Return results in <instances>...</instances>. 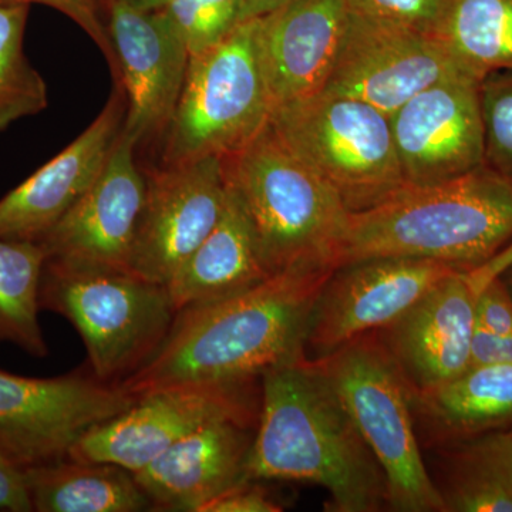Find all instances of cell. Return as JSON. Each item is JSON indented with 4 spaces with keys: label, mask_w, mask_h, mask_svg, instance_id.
<instances>
[{
    "label": "cell",
    "mask_w": 512,
    "mask_h": 512,
    "mask_svg": "<svg viewBox=\"0 0 512 512\" xmlns=\"http://www.w3.org/2000/svg\"><path fill=\"white\" fill-rule=\"evenodd\" d=\"M107 25L116 55L114 83L126 96L123 130L137 147L163 140L183 93L190 52L160 10L109 0Z\"/></svg>",
    "instance_id": "obj_14"
},
{
    "label": "cell",
    "mask_w": 512,
    "mask_h": 512,
    "mask_svg": "<svg viewBox=\"0 0 512 512\" xmlns=\"http://www.w3.org/2000/svg\"><path fill=\"white\" fill-rule=\"evenodd\" d=\"M512 365V336L477 328L471 342L470 366Z\"/></svg>",
    "instance_id": "obj_35"
},
{
    "label": "cell",
    "mask_w": 512,
    "mask_h": 512,
    "mask_svg": "<svg viewBox=\"0 0 512 512\" xmlns=\"http://www.w3.org/2000/svg\"><path fill=\"white\" fill-rule=\"evenodd\" d=\"M476 296L467 272H454L402 318L377 332L414 392L433 389L470 367Z\"/></svg>",
    "instance_id": "obj_18"
},
{
    "label": "cell",
    "mask_w": 512,
    "mask_h": 512,
    "mask_svg": "<svg viewBox=\"0 0 512 512\" xmlns=\"http://www.w3.org/2000/svg\"><path fill=\"white\" fill-rule=\"evenodd\" d=\"M386 477L387 507L446 512L414 430V390L375 332L316 357Z\"/></svg>",
    "instance_id": "obj_6"
},
{
    "label": "cell",
    "mask_w": 512,
    "mask_h": 512,
    "mask_svg": "<svg viewBox=\"0 0 512 512\" xmlns=\"http://www.w3.org/2000/svg\"><path fill=\"white\" fill-rule=\"evenodd\" d=\"M439 491L446 512H512V430L454 441Z\"/></svg>",
    "instance_id": "obj_24"
},
{
    "label": "cell",
    "mask_w": 512,
    "mask_h": 512,
    "mask_svg": "<svg viewBox=\"0 0 512 512\" xmlns=\"http://www.w3.org/2000/svg\"><path fill=\"white\" fill-rule=\"evenodd\" d=\"M249 382H198L161 387L84 433L67 457L116 464L138 473L204 424L218 419L258 420L261 390Z\"/></svg>",
    "instance_id": "obj_9"
},
{
    "label": "cell",
    "mask_w": 512,
    "mask_h": 512,
    "mask_svg": "<svg viewBox=\"0 0 512 512\" xmlns=\"http://www.w3.org/2000/svg\"><path fill=\"white\" fill-rule=\"evenodd\" d=\"M484 164L512 177V70L493 72L480 83Z\"/></svg>",
    "instance_id": "obj_29"
},
{
    "label": "cell",
    "mask_w": 512,
    "mask_h": 512,
    "mask_svg": "<svg viewBox=\"0 0 512 512\" xmlns=\"http://www.w3.org/2000/svg\"><path fill=\"white\" fill-rule=\"evenodd\" d=\"M512 265V241L503 249L498 252L493 259L480 266V268L474 269V271L467 272L468 282H470L473 291L478 293L484 288L488 282L498 278L507 271Z\"/></svg>",
    "instance_id": "obj_36"
},
{
    "label": "cell",
    "mask_w": 512,
    "mask_h": 512,
    "mask_svg": "<svg viewBox=\"0 0 512 512\" xmlns=\"http://www.w3.org/2000/svg\"><path fill=\"white\" fill-rule=\"evenodd\" d=\"M349 13L345 0H286L259 18V50L274 107L322 92Z\"/></svg>",
    "instance_id": "obj_20"
},
{
    "label": "cell",
    "mask_w": 512,
    "mask_h": 512,
    "mask_svg": "<svg viewBox=\"0 0 512 512\" xmlns=\"http://www.w3.org/2000/svg\"><path fill=\"white\" fill-rule=\"evenodd\" d=\"M457 271L461 269L433 259L406 256H380L340 266L313 308L305 350L322 357L359 336L389 328Z\"/></svg>",
    "instance_id": "obj_13"
},
{
    "label": "cell",
    "mask_w": 512,
    "mask_h": 512,
    "mask_svg": "<svg viewBox=\"0 0 512 512\" xmlns=\"http://www.w3.org/2000/svg\"><path fill=\"white\" fill-rule=\"evenodd\" d=\"M274 275L251 221L228 191L220 221L178 268L167 288L180 312L247 292Z\"/></svg>",
    "instance_id": "obj_21"
},
{
    "label": "cell",
    "mask_w": 512,
    "mask_h": 512,
    "mask_svg": "<svg viewBox=\"0 0 512 512\" xmlns=\"http://www.w3.org/2000/svg\"><path fill=\"white\" fill-rule=\"evenodd\" d=\"M0 511L32 512L25 468L0 447Z\"/></svg>",
    "instance_id": "obj_34"
},
{
    "label": "cell",
    "mask_w": 512,
    "mask_h": 512,
    "mask_svg": "<svg viewBox=\"0 0 512 512\" xmlns=\"http://www.w3.org/2000/svg\"><path fill=\"white\" fill-rule=\"evenodd\" d=\"M336 269L276 274L177 313L156 355L121 386L140 396L181 383L249 382L305 353L313 308Z\"/></svg>",
    "instance_id": "obj_1"
},
{
    "label": "cell",
    "mask_w": 512,
    "mask_h": 512,
    "mask_svg": "<svg viewBox=\"0 0 512 512\" xmlns=\"http://www.w3.org/2000/svg\"><path fill=\"white\" fill-rule=\"evenodd\" d=\"M286 0H244L242 3L241 20H251L268 15L272 10L279 8Z\"/></svg>",
    "instance_id": "obj_37"
},
{
    "label": "cell",
    "mask_w": 512,
    "mask_h": 512,
    "mask_svg": "<svg viewBox=\"0 0 512 512\" xmlns=\"http://www.w3.org/2000/svg\"><path fill=\"white\" fill-rule=\"evenodd\" d=\"M357 15L439 36L454 0H345Z\"/></svg>",
    "instance_id": "obj_30"
},
{
    "label": "cell",
    "mask_w": 512,
    "mask_h": 512,
    "mask_svg": "<svg viewBox=\"0 0 512 512\" xmlns=\"http://www.w3.org/2000/svg\"><path fill=\"white\" fill-rule=\"evenodd\" d=\"M244 0H170L163 13L190 56L222 42L242 23Z\"/></svg>",
    "instance_id": "obj_28"
},
{
    "label": "cell",
    "mask_w": 512,
    "mask_h": 512,
    "mask_svg": "<svg viewBox=\"0 0 512 512\" xmlns=\"http://www.w3.org/2000/svg\"><path fill=\"white\" fill-rule=\"evenodd\" d=\"M274 103L259 50V18L190 56L177 109L163 137V165L225 157L247 144Z\"/></svg>",
    "instance_id": "obj_8"
},
{
    "label": "cell",
    "mask_w": 512,
    "mask_h": 512,
    "mask_svg": "<svg viewBox=\"0 0 512 512\" xmlns=\"http://www.w3.org/2000/svg\"><path fill=\"white\" fill-rule=\"evenodd\" d=\"M463 76L480 79L439 36L350 10L338 57L322 93L365 101L392 116L427 87Z\"/></svg>",
    "instance_id": "obj_11"
},
{
    "label": "cell",
    "mask_w": 512,
    "mask_h": 512,
    "mask_svg": "<svg viewBox=\"0 0 512 512\" xmlns=\"http://www.w3.org/2000/svg\"><path fill=\"white\" fill-rule=\"evenodd\" d=\"M40 308L72 323L90 372L110 384L123 383L156 355L178 313L167 285L127 269L50 259Z\"/></svg>",
    "instance_id": "obj_5"
},
{
    "label": "cell",
    "mask_w": 512,
    "mask_h": 512,
    "mask_svg": "<svg viewBox=\"0 0 512 512\" xmlns=\"http://www.w3.org/2000/svg\"><path fill=\"white\" fill-rule=\"evenodd\" d=\"M476 326L498 336H512V295L501 276L476 296Z\"/></svg>",
    "instance_id": "obj_32"
},
{
    "label": "cell",
    "mask_w": 512,
    "mask_h": 512,
    "mask_svg": "<svg viewBox=\"0 0 512 512\" xmlns=\"http://www.w3.org/2000/svg\"><path fill=\"white\" fill-rule=\"evenodd\" d=\"M25 478L33 511H153L134 473L116 464L64 457L25 468Z\"/></svg>",
    "instance_id": "obj_22"
},
{
    "label": "cell",
    "mask_w": 512,
    "mask_h": 512,
    "mask_svg": "<svg viewBox=\"0 0 512 512\" xmlns=\"http://www.w3.org/2000/svg\"><path fill=\"white\" fill-rule=\"evenodd\" d=\"M146 195L131 248L130 271L167 285L217 222L227 184L221 157L144 171Z\"/></svg>",
    "instance_id": "obj_12"
},
{
    "label": "cell",
    "mask_w": 512,
    "mask_h": 512,
    "mask_svg": "<svg viewBox=\"0 0 512 512\" xmlns=\"http://www.w3.org/2000/svg\"><path fill=\"white\" fill-rule=\"evenodd\" d=\"M247 480L319 485L332 512L387 507L382 467L318 362L306 355L261 376Z\"/></svg>",
    "instance_id": "obj_2"
},
{
    "label": "cell",
    "mask_w": 512,
    "mask_h": 512,
    "mask_svg": "<svg viewBox=\"0 0 512 512\" xmlns=\"http://www.w3.org/2000/svg\"><path fill=\"white\" fill-rule=\"evenodd\" d=\"M439 37L480 79L512 70V0H454Z\"/></svg>",
    "instance_id": "obj_26"
},
{
    "label": "cell",
    "mask_w": 512,
    "mask_h": 512,
    "mask_svg": "<svg viewBox=\"0 0 512 512\" xmlns=\"http://www.w3.org/2000/svg\"><path fill=\"white\" fill-rule=\"evenodd\" d=\"M414 409L450 441L512 424V365L470 366L433 389L414 392Z\"/></svg>",
    "instance_id": "obj_23"
},
{
    "label": "cell",
    "mask_w": 512,
    "mask_h": 512,
    "mask_svg": "<svg viewBox=\"0 0 512 512\" xmlns=\"http://www.w3.org/2000/svg\"><path fill=\"white\" fill-rule=\"evenodd\" d=\"M124 117L126 96L116 84L97 119L0 200V238L39 244L103 173Z\"/></svg>",
    "instance_id": "obj_17"
},
{
    "label": "cell",
    "mask_w": 512,
    "mask_h": 512,
    "mask_svg": "<svg viewBox=\"0 0 512 512\" xmlns=\"http://www.w3.org/2000/svg\"><path fill=\"white\" fill-rule=\"evenodd\" d=\"M512 241V177L480 165L427 185H403L349 214L338 268L380 256L433 259L471 272Z\"/></svg>",
    "instance_id": "obj_3"
},
{
    "label": "cell",
    "mask_w": 512,
    "mask_h": 512,
    "mask_svg": "<svg viewBox=\"0 0 512 512\" xmlns=\"http://www.w3.org/2000/svg\"><path fill=\"white\" fill-rule=\"evenodd\" d=\"M136 400L90 370L42 379L0 369V447L23 468L60 460L84 433Z\"/></svg>",
    "instance_id": "obj_10"
},
{
    "label": "cell",
    "mask_w": 512,
    "mask_h": 512,
    "mask_svg": "<svg viewBox=\"0 0 512 512\" xmlns=\"http://www.w3.org/2000/svg\"><path fill=\"white\" fill-rule=\"evenodd\" d=\"M258 420L218 419L134 474L153 511L201 512L210 501L242 481Z\"/></svg>",
    "instance_id": "obj_19"
},
{
    "label": "cell",
    "mask_w": 512,
    "mask_h": 512,
    "mask_svg": "<svg viewBox=\"0 0 512 512\" xmlns=\"http://www.w3.org/2000/svg\"><path fill=\"white\" fill-rule=\"evenodd\" d=\"M501 278L504 279V282L507 284L508 289H510L512 295V265L507 269V271L504 272L503 275H501Z\"/></svg>",
    "instance_id": "obj_39"
},
{
    "label": "cell",
    "mask_w": 512,
    "mask_h": 512,
    "mask_svg": "<svg viewBox=\"0 0 512 512\" xmlns=\"http://www.w3.org/2000/svg\"><path fill=\"white\" fill-rule=\"evenodd\" d=\"M136 151V141L121 128L96 183L39 242L47 259L130 271L146 195V174Z\"/></svg>",
    "instance_id": "obj_16"
},
{
    "label": "cell",
    "mask_w": 512,
    "mask_h": 512,
    "mask_svg": "<svg viewBox=\"0 0 512 512\" xmlns=\"http://www.w3.org/2000/svg\"><path fill=\"white\" fill-rule=\"evenodd\" d=\"M46 261L37 242L0 238V345L10 343L36 359L49 355L39 320Z\"/></svg>",
    "instance_id": "obj_25"
},
{
    "label": "cell",
    "mask_w": 512,
    "mask_h": 512,
    "mask_svg": "<svg viewBox=\"0 0 512 512\" xmlns=\"http://www.w3.org/2000/svg\"><path fill=\"white\" fill-rule=\"evenodd\" d=\"M222 168L228 191L251 221L275 275L338 269L350 212L285 146L271 121L222 157Z\"/></svg>",
    "instance_id": "obj_4"
},
{
    "label": "cell",
    "mask_w": 512,
    "mask_h": 512,
    "mask_svg": "<svg viewBox=\"0 0 512 512\" xmlns=\"http://www.w3.org/2000/svg\"><path fill=\"white\" fill-rule=\"evenodd\" d=\"M29 8L0 2V134L49 106L45 79L23 49Z\"/></svg>",
    "instance_id": "obj_27"
},
{
    "label": "cell",
    "mask_w": 512,
    "mask_h": 512,
    "mask_svg": "<svg viewBox=\"0 0 512 512\" xmlns=\"http://www.w3.org/2000/svg\"><path fill=\"white\" fill-rule=\"evenodd\" d=\"M134 8L147 10V12H156V10L163 9L170 0H127Z\"/></svg>",
    "instance_id": "obj_38"
},
{
    "label": "cell",
    "mask_w": 512,
    "mask_h": 512,
    "mask_svg": "<svg viewBox=\"0 0 512 512\" xmlns=\"http://www.w3.org/2000/svg\"><path fill=\"white\" fill-rule=\"evenodd\" d=\"M104 6H106L107 9V3H109V0H103Z\"/></svg>",
    "instance_id": "obj_40"
},
{
    "label": "cell",
    "mask_w": 512,
    "mask_h": 512,
    "mask_svg": "<svg viewBox=\"0 0 512 512\" xmlns=\"http://www.w3.org/2000/svg\"><path fill=\"white\" fill-rule=\"evenodd\" d=\"M269 121L350 214L376 207L406 185L390 116L365 101L320 92L278 104Z\"/></svg>",
    "instance_id": "obj_7"
},
{
    "label": "cell",
    "mask_w": 512,
    "mask_h": 512,
    "mask_svg": "<svg viewBox=\"0 0 512 512\" xmlns=\"http://www.w3.org/2000/svg\"><path fill=\"white\" fill-rule=\"evenodd\" d=\"M0 2L29 6L32 3H39V5L49 6V8L63 13L96 43L110 64L113 77H116V55H114L113 45H111L109 25H107V9L103 0H0Z\"/></svg>",
    "instance_id": "obj_31"
},
{
    "label": "cell",
    "mask_w": 512,
    "mask_h": 512,
    "mask_svg": "<svg viewBox=\"0 0 512 512\" xmlns=\"http://www.w3.org/2000/svg\"><path fill=\"white\" fill-rule=\"evenodd\" d=\"M254 480L242 481L210 501L201 512H279L284 510Z\"/></svg>",
    "instance_id": "obj_33"
},
{
    "label": "cell",
    "mask_w": 512,
    "mask_h": 512,
    "mask_svg": "<svg viewBox=\"0 0 512 512\" xmlns=\"http://www.w3.org/2000/svg\"><path fill=\"white\" fill-rule=\"evenodd\" d=\"M481 79L453 77L417 93L390 116L407 185H427L484 164Z\"/></svg>",
    "instance_id": "obj_15"
}]
</instances>
